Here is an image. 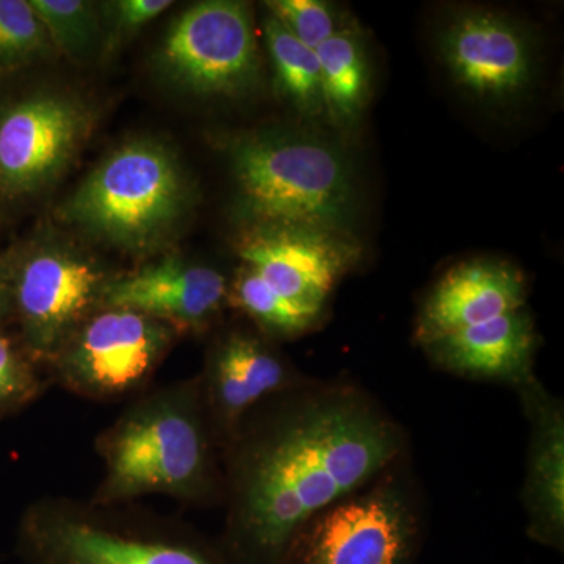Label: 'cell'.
<instances>
[{
    "label": "cell",
    "mask_w": 564,
    "mask_h": 564,
    "mask_svg": "<svg viewBox=\"0 0 564 564\" xmlns=\"http://www.w3.org/2000/svg\"><path fill=\"white\" fill-rule=\"evenodd\" d=\"M184 195L173 155L152 141H132L84 181L63 206V218L128 250H143L176 220Z\"/></svg>",
    "instance_id": "6"
},
{
    "label": "cell",
    "mask_w": 564,
    "mask_h": 564,
    "mask_svg": "<svg viewBox=\"0 0 564 564\" xmlns=\"http://www.w3.org/2000/svg\"><path fill=\"white\" fill-rule=\"evenodd\" d=\"M263 35L278 91L304 115L314 117L325 111L317 52L300 43L270 13L263 20Z\"/></svg>",
    "instance_id": "19"
},
{
    "label": "cell",
    "mask_w": 564,
    "mask_h": 564,
    "mask_svg": "<svg viewBox=\"0 0 564 564\" xmlns=\"http://www.w3.org/2000/svg\"><path fill=\"white\" fill-rule=\"evenodd\" d=\"M267 9L310 50L317 51L345 29L334 7L322 0H272Z\"/></svg>",
    "instance_id": "23"
},
{
    "label": "cell",
    "mask_w": 564,
    "mask_h": 564,
    "mask_svg": "<svg viewBox=\"0 0 564 564\" xmlns=\"http://www.w3.org/2000/svg\"><path fill=\"white\" fill-rule=\"evenodd\" d=\"M52 41L25 0H0V77L47 57Z\"/></svg>",
    "instance_id": "20"
},
{
    "label": "cell",
    "mask_w": 564,
    "mask_h": 564,
    "mask_svg": "<svg viewBox=\"0 0 564 564\" xmlns=\"http://www.w3.org/2000/svg\"><path fill=\"white\" fill-rule=\"evenodd\" d=\"M17 336L46 372L69 337L101 307L110 278L87 256L62 247H31L7 256Z\"/></svg>",
    "instance_id": "8"
},
{
    "label": "cell",
    "mask_w": 564,
    "mask_h": 564,
    "mask_svg": "<svg viewBox=\"0 0 564 564\" xmlns=\"http://www.w3.org/2000/svg\"><path fill=\"white\" fill-rule=\"evenodd\" d=\"M243 265L318 328L334 289L359 259L345 232L315 226H252L239 248Z\"/></svg>",
    "instance_id": "10"
},
{
    "label": "cell",
    "mask_w": 564,
    "mask_h": 564,
    "mask_svg": "<svg viewBox=\"0 0 564 564\" xmlns=\"http://www.w3.org/2000/svg\"><path fill=\"white\" fill-rule=\"evenodd\" d=\"M170 0H120L110 7L111 43L129 39L148 22L155 20L162 11L172 7Z\"/></svg>",
    "instance_id": "24"
},
{
    "label": "cell",
    "mask_w": 564,
    "mask_h": 564,
    "mask_svg": "<svg viewBox=\"0 0 564 564\" xmlns=\"http://www.w3.org/2000/svg\"><path fill=\"white\" fill-rule=\"evenodd\" d=\"M441 57L452 79L481 102H510L534 77L532 39L521 24L492 10H466L445 25Z\"/></svg>",
    "instance_id": "12"
},
{
    "label": "cell",
    "mask_w": 564,
    "mask_h": 564,
    "mask_svg": "<svg viewBox=\"0 0 564 564\" xmlns=\"http://www.w3.org/2000/svg\"><path fill=\"white\" fill-rule=\"evenodd\" d=\"M76 99L33 93L0 106V204L35 195L68 166L90 131Z\"/></svg>",
    "instance_id": "11"
},
{
    "label": "cell",
    "mask_w": 564,
    "mask_h": 564,
    "mask_svg": "<svg viewBox=\"0 0 564 564\" xmlns=\"http://www.w3.org/2000/svg\"><path fill=\"white\" fill-rule=\"evenodd\" d=\"M261 332L232 329L212 344L199 388L221 454L258 404L310 381Z\"/></svg>",
    "instance_id": "13"
},
{
    "label": "cell",
    "mask_w": 564,
    "mask_h": 564,
    "mask_svg": "<svg viewBox=\"0 0 564 564\" xmlns=\"http://www.w3.org/2000/svg\"><path fill=\"white\" fill-rule=\"evenodd\" d=\"M229 281L209 265L166 258L110 278L101 307H121L158 318L181 334L203 333L229 306Z\"/></svg>",
    "instance_id": "14"
},
{
    "label": "cell",
    "mask_w": 564,
    "mask_h": 564,
    "mask_svg": "<svg viewBox=\"0 0 564 564\" xmlns=\"http://www.w3.org/2000/svg\"><path fill=\"white\" fill-rule=\"evenodd\" d=\"M14 549L24 564H228L217 543L176 519L63 496L22 511Z\"/></svg>",
    "instance_id": "3"
},
{
    "label": "cell",
    "mask_w": 564,
    "mask_h": 564,
    "mask_svg": "<svg viewBox=\"0 0 564 564\" xmlns=\"http://www.w3.org/2000/svg\"><path fill=\"white\" fill-rule=\"evenodd\" d=\"M181 333L170 323L121 307H99L47 366L55 384L91 402L148 391Z\"/></svg>",
    "instance_id": "7"
},
{
    "label": "cell",
    "mask_w": 564,
    "mask_h": 564,
    "mask_svg": "<svg viewBox=\"0 0 564 564\" xmlns=\"http://www.w3.org/2000/svg\"><path fill=\"white\" fill-rule=\"evenodd\" d=\"M434 366L469 380L518 389L533 380L536 329L527 307L422 345Z\"/></svg>",
    "instance_id": "17"
},
{
    "label": "cell",
    "mask_w": 564,
    "mask_h": 564,
    "mask_svg": "<svg viewBox=\"0 0 564 564\" xmlns=\"http://www.w3.org/2000/svg\"><path fill=\"white\" fill-rule=\"evenodd\" d=\"M95 448L104 475L91 503L115 507L151 494L192 507L223 503L221 451L198 375L140 393L98 434Z\"/></svg>",
    "instance_id": "2"
},
{
    "label": "cell",
    "mask_w": 564,
    "mask_h": 564,
    "mask_svg": "<svg viewBox=\"0 0 564 564\" xmlns=\"http://www.w3.org/2000/svg\"><path fill=\"white\" fill-rule=\"evenodd\" d=\"M54 46L69 57L82 58L98 40V17L91 3L82 0H31Z\"/></svg>",
    "instance_id": "22"
},
{
    "label": "cell",
    "mask_w": 564,
    "mask_h": 564,
    "mask_svg": "<svg viewBox=\"0 0 564 564\" xmlns=\"http://www.w3.org/2000/svg\"><path fill=\"white\" fill-rule=\"evenodd\" d=\"M239 209L252 226H315L345 232L355 206L350 162L304 133L245 135L229 147Z\"/></svg>",
    "instance_id": "4"
},
{
    "label": "cell",
    "mask_w": 564,
    "mask_h": 564,
    "mask_svg": "<svg viewBox=\"0 0 564 564\" xmlns=\"http://www.w3.org/2000/svg\"><path fill=\"white\" fill-rule=\"evenodd\" d=\"M527 307L521 270L494 259L459 263L443 274L423 300L414 325L419 347Z\"/></svg>",
    "instance_id": "16"
},
{
    "label": "cell",
    "mask_w": 564,
    "mask_h": 564,
    "mask_svg": "<svg viewBox=\"0 0 564 564\" xmlns=\"http://www.w3.org/2000/svg\"><path fill=\"white\" fill-rule=\"evenodd\" d=\"M44 370L17 334L0 328V421L20 414L46 391Z\"/></svg>",
    "instance_id": "21"
},
{
    "label": "cell",
    "mask_w": 564,
    "mask_h": 564,
    "mask_svg": "<svg viewBox=\"0 0 564 564\" xmlns=\"http://www.w3.org/2000/svg\"><path fill=\"white\" fill-rule=\"evenodd\" d=\"M406 459L314 516L285 564H414L423 511Z\"/></svg>",
    "instance_id": "5"
},
{
    "label": "cell",
    "mask_w": 564,
    "mask_h": 564,
    "mask_svg": "<svg viewBox=\"0 0 564 564\" xmlns=\"http://www.w3.org/2000/svg\"><path fill=\"white\" fill-rule=\"evenodd\" d=\"M13 322V296L6 259L0 258V328L6 329Z\"/></svg>",
    "instance_id": "25"
},
{
    "label": "cell",
    "mask_w": 564,
    "mask_h": 564,
    "mask_svg": "<svg viewBox=\"0 0 564 564\" xmlns=\"http://www.w3.org/2000/svg\"><path fill=\"white\" fill-rule=\"evenodd\" d=\"M408 458L402 423L351 381L313 380L258 404L223 451L228 564H285L304 525Z\"/></svg>",
    "instance_id": "1"
},
{
    "label": "cell",
    "mask_w": 564,
    "mask_h": 564,
    "mask_svg": "<svg viewBox=\"0 0 564 564\" xmlns=\"http://www.w3.org/2000/svg\"><path fill=\"white\" fill-rule=\"evenodd\" d=\"M529 423L521 502L534 543L564 547V406L536 377L516 389Z\"/></svg>",
    "instance_id": "15"
},
{
    "label": "cell",
    "mask_w": 564,
    "mask_h": 564,
    "mask_svg": "<svg viewBox=\"0 0 564 564\" xmlns=\"http://www.w3.org/2000/svg\"><path fill=\"white\" fill-rule=\"evenodd\" d=\"M161 63L170 79L196 95L250 91L261 58L247 3L209 0L184 11L163 41Z\"/></svg>",
    "instance_id": "9"
},
{
    "label": "cell",
    "mask_w": 564,
    "mask_h": 564,
    "mask_svg": "<svg viewBox=\"0 0 564 564\" xmlns=\"http://www.w3.org/2000/svg\"><path fill=\"white\" fill-rule=\"evenodd\" d=\"M323 106L339 124L358 120L369 96V63L358 33L343 29L317 51Z\"/></svg>",
    "instance_id": "18"
}]
</instances>
